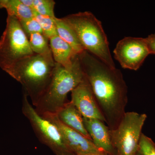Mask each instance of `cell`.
<instances>
[{
	"instance_id": "obj_1",
	"label": "cell",
	"mask_w": 155,
	"mask_h": 155,
	"mask_svg": "<svg viewBox=\"0 0 155 155\" xmlns=\"http://www.w3.org/2000/svg\"><path fill=\"white\" fill-rule=\"evenodd\" d=\"M100 110L110 130L119 125L128 102V88L122 72L106 65L87 51L78 54Z\"/></svg>"
},
{
	"instance_id": "obj_2",
	"label": "cell",
	"mask_w": 155,
	"mask_h": 155,
	"mask_svg": "<svg viewBox=\"0 0 155 155\" xmlns=\"http://www.w3.org/2000/svg\"><path fill=\"white\" fill-rule=\"evenodd\" d=\"M85 77L78 55L73 60L71 69L55 63L51 79L43 94L34 107L41 115L55 114L66 103L68 94L80 84Z\"/></svg>"
},
{
	"instance_id": "obj_3",
	"label": "cell",
	"mask_w": 155,
	"mask_h": 155,
	"mask_svg": "<svg viewBox=\"0 0 155 155\" xmlns=\"http://www.w3.org/2000/svg\"><path fill=\"white\" fill-rule=\"evenodd\" d=\"M64 18L75 31L85 51L109 67H116L101 22L94 14L84 11L70 14Z\"/></svg>"
},
{
	"instance_id": "obj_4",
	"label": "cell",
	"mask_w": 155,
	"mask_h": 155,
	"mask_svg": "<svg viewBox=\"0 0 155 155\" xmlns=\"http://www.w3.org/2000/svg\"><path fill=\"white\" fill-rule=\"evenodd\" d=\"M54 61L34 54L18 62L7 73L22 84L35 107L49 84Z\"/></svg>"
},
{
	"instance_id": "obj_5",
	"label": "cell",
	"mask_w": 155,
	"mask_h": 155,
	"mask_svg": "<svg viewBox=\"0 0 155 155\" xmlns=\"http://www.w3.org/2000/svg\"><path fill=\"white\" fill-rule=\"evenodd\" d=\"M34 54L19 20L8 15L0 38V68L7 72L19 61Z\"/></svg>"
},
{
	"instance_id": "obj_6",
	"label": "cell",
	"mask_w": 155,
	"mask_h": 155,
	"mask_svg": "<svg viewBox=\"0 0 155 155\" xmlns=\"http://www.w3.org/2000/svg\"><path fill=\"white\" fill-rule=\"evenodd\" d=\"M147 118L146 114L126 112L117 127L110 130L116 155H135L137 153L142 129Z\"/></svg>"
},
{
	"instance_id": "obj_7",
	"label": "cell",
	"mask_w": 155,
	"mask_h": 155,
	"mask_svg": "<svg viewBox=\"0 0 155 155\" xmlns=\"http://www.w3.org/2000/svg\"><path fill=\"white\" fill-rule=\"evenodd\" d=\"M22 114L28 119L41 143L49 148L56 155H73L66 145L58 127L37 112L25 92L22 98Z\"/></svg>"
},
{
	"instance_id": "obj_8",
	"label": "cell",
	"mask_w": 155,
	"mask_h": 155,
	"mask_svg": "<svg viewBox=\"0 0 155 155\" xmlns=\"http://www.w3.org/2000/svg\"><path fill=\"white\" fill-rule=\"evenodd\" d=\"M114 58L122 68L137 71L150 54L145 38L125 37L117 43Z\"/></svg>"
},
{
	"instance_id": "obj_9",
	"label": "cell",
	"mask_w": 155,
	"mask_h": 155,
	"mask_svg": "<svg viewBox=\"0 0 155 155\" xmlns=\"http://www.w3.org/2000/svg\"><path fill=\"white\" fill-rule=\"evenodd\" d=\"M41 116L51 122L58 127L66 145L72 155H107L98 149L91 140L64 125L59 120L56 114L45 113Z\"/></svg>"
},
{
	"instance_id": "obj_10",
	"label": "cell",
	"mask_w": 155,
	"mask_h": 155,
	"mask_svg": "<svg viewBox=\"0 0 155 155\" xmlns=\"http://www.w3.org/2000/svg\"><path fill=\"white\" fill-rule=\"evenodd\" d=\"M71 92L70 101L84 118L98 119L105 122L86 77Z\"/></svg>"
},
{
	"instance_id": "obj_11",
	"label": "cell",
	"mask_w": 155,
	"mask_h": 155,
	"mask_svg": "<svg viewBox=\"0 0 155 155\" xmlns=\"http://www.w3.org/2000/svg\"><path fill=\"white\" fill-rule=\"evenodd\" d=\"M83 118L84 124L94 145L108 155H116L110 129L104 122L98 119Z\"/></svg>"
},
{
	"instance_id": "obj_12",
	"label": "cell",
	"mask_w": 155,
	"mask_h": 155,
	"mask_svg": "<svg viewBox=\"0 0 155 155\" xmlns=\"http://www.w3.org/2000/svg\"><path fill=\"white\" fill-rule=\"evenodd\" d=\"M64 125L91 140L84 124L83 116L71 101H68L55 114Z\"/></svg>"
},
{
	"instance_id": "obj_13",
	"label": "cell",
	"mask_w": 155,
	"mask_h": 155,
	"mask_svg": "<svg viewBox=\"0 0 155 155\" xmlns=\"http://www.w3.org/2000/svg\"><path fill=\"white\" fill-rule=\"evenodd\" d=\"M49 44L55 63L67 69H71L74 58L78 55L71 46L58 35L50 39Z\"/></svg>"
},
{
	"instance_id": "obj_14",
	"label": "cell",
	"mask_w": 155,
	"mask_h": 155,
	"mask_svg": "<svg viewBox=\"0 0 155 155\" xmlns=\"http://www.w3.org/2000/svg\"><path fill=\"white\" fill-rule=\"evenodd\" d=\"M54 21L58 36L71 46L77 54L85 51L78 38L75 31L64 18L55 17Z\"/></svg>"
},
{
	"instance_id": "obj_15",
	"label": "cell",
	"mask_w": 155,
	"mask_h": 155,
	"mask_svg": "<svg viewBox=\"0 0 155 155\" xmlns=\"http://www.w3.org/2000/svg\"><path fill=\"white\" fill-rule=\"evenodd\" d=\"M7 10L8 15L16 17L19 21L34 17L32 8L24 5L21 0H0V9Z\"/></svg>"
},
{
	"instance_id": "obj_16",
	"label": "cell",
	"mask_w": 155,
	"mask_h": 155,
	"mask_svg": "<svg viewBox=\"0 0 155 155\" xmlns=\"http://www.w3.org/2000/svg\"><path fill=\"white\" fill-rule=\"evenodd\" d=\"M28 38L31 48L35 54L54 61L49 43V40L43 34H32Z\"/></svg>"
},
{
	"instance_id": "obj_17",
	"label": "cell",
	"mask_w": 155,
	"mask_h": 155,
	"mask_svg": "<svg viewBox=\"0 0 155 155\" xmlns=\"http://www.w3.org/2000/svg\"><path fill=\"white\" fill-rule=\"evenodd\" d=\"M34 12V17L39 23L43 34L49 40L53 37L58 35L54 18L48 16H43Z\"/></svg>"
},
{
	"instance_id": "obj_18",
	"label": "cell",
	"mask_w": 155,
	"mask_h": 155,
	"mask_svg": "<svg viewBox=\"0 0 155 155\" xmlns=\"http://www.w3.org/2000/svg\"><path fill=\"white\" fill-rule=\"evenodd\" d=\"M55 5V2L53 0H33L32 9L40 15L54 18Z\"/></svg>"
},
{
	"instance_id": "obj_19",
	"label": "cell",
	"mask_w": 155,
	"mask_h": 155,
	"mask_svg": "<svg viewBox=\"0 0 155 155\" xmlns=\"http://www.w3.org/2000/svg\"><path fill=\"white\" fill-rule=\"evenodd\" d=\"M139 152L142 155H155V143L152 140L142 133L139 143Z\"/></svg>"
},
{
	"instance_id": "obj_20",
	"label": "cell",
	"mask_w": 155,
	"mask_h": 155,
	"mask_svg": "<svg viewBox=\"0 0 155 155\" xmlns=\"http://www.w3.org/2000/svg\"><path fill=\"white\" fill-rule=\"evenodd\" d=\"M22 28L27 37L32 34L43 33L41 27L39 23L35 17L26 20L19 21Z\"/></svg>"
},
{
	"instance_id": "obj_21",
	"label": "cell",
	"mask_w": 155,
	"mask_h": 155,
	"mask_svg": "<svg viewBox=\"0 0 155 155\" xmlns=\"http://www.w3.org/2000/svg\"><path fill=\"white\" fill-rule=\"evenodd\" d=\"M145 39L149 50L150 54H155V33L150 35Z\"/></svg>"
},
{
	"instance_id": "obj_22",
	"label": "cell",
	"mask_w": 155,
	"mask_h": 155,
	"mask_svg": "<svg viewBox=\"0 0 155 155\" xmlns=\"http://www.w3.org/2000/svg\"><path fill=\"white\" fill-rule=\"evenodd\" d=\"M24 5L32 8L33 5V0H21Z\"/></svg>"
},
{
	"instance_id": "obj_23",
	"label": "cell",
	"mask_w": 155,
	"mask_h": 155,
	"mask_svg": "<svg viewBox=\"0 0 155 155\" xmlns=\"http://www.w3.org/2000/svg\"><path fill=\"white\" fill-rule=\"evenodd\" d=\"M81 155H107L95 154H88Z\"/></svg>"
},
{
	"instance_id": "obj_24",
	"label": "cell",
	"mask_w": 155,
	"mask_h": 155,
	"mask_svg": "<svg viewBox=\"0 0 155 155\" xmlns=\"http://www.w3.org/2000/svg\"><path fill=\"white\" fill-rule=\"evenodd\" d=\"M135 155H142L139 152H137V153Z\"/></svg>"
}]
</instances>
